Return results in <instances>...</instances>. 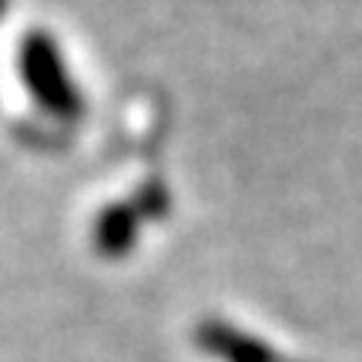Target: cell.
Wrapping results in <instances>:
<instances>
[{"mask_svg": "<svg viewBox=\"0 0 362 362\" xmlns=\"http://www.w3.org/2000/svg\"><path fill=\"white\" fill-rule=\"evenodd\" d=\"M21 78L30 98L54 117H78L81 115V94L67 74L64 57L57 40L47 30H30L21 40Z\"/></svg>", "mask_w": 362, "mask_h": 362, "instance_id": "obj_1", "label": "cell"}, {"mask_svg": "<svg viewBox=\"0 0 362 362\" xmlns=\"http://www.w3.org/2000/svg\"><path fill=\"white\" fill-rule=\"evenodd\" d=\"M7 7H11V0H0V17L7 13Z\"/></svg>", "mask_w": 362, "mask_h": 362, "instance_id": "obj_2", "label": "cell"}]
</instances>
